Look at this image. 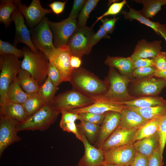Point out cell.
I'll list each match as a JSON object with an SVG mask.
<instances>
[{
    "mask_svg": "<svg viewBox=\"0 0 166 166\" xmlns=\"http://www.w3.org/2000/svg\"><path fill=\"white\" fill-rule=\"evenodd\" d=\"M79 132L81 136L85 152L78 166H101L104 164L105 160L104 151L91 144L85 135Z\"/></svg>",
    "mask_w": 166,
    "mask_h": 166,
    "instance_id": "17",
    "label": "cell"
},
{
    "mask_svg": "<svg viewBox=\"0 0 166 166\" xmlns=\"http://www.w3.org/2000/svg\"><path fill=\"white\" fill-rule=\"evenodd\" d=\"M94 33L92 27H77L67 44L72 55L81 59L83 55L89 54L93 46L92 40Z\"/></svg>",
    "mask_w": 166,
    "mask_h": 166,
    "instance_id": "7",
    "label": "cell"
},
{
    "mask_svg": "<svg viewBox=\"0 0 166 166\" xmlns=\"http://www.w3.org/2000/svg\"><path fill=\"white\" fill-rule=\"evenodd\" d=\"M109 84L106 92L96 100L104 99L122 102L136 98L128 92L127 87L131 80L121 75L114 68L109 67L106 79Z\"/></svg>",
    "mask_w": 166,
    "mask_h": 166,
    "instance_id": "3",
    "label": "cell"
},
{
    "mask_svg": "<svg viewBox=\"0 0 166 166\" xmlns=\"http://www.w3.org/2000/svg\"><path fill=\"white\" fill-rule=\"evenodd\" d=\"M156 70L154 66L137 68L133 71L132 75L135 79H139L154 76Z\"/></svg>",
    "mask_w": 166,
    "mask_h": 166,
    "instance_id": "41",
    "label": "cell"
},
{
    "mask_svg": "<svg viewBox=\"0 0 166 166\" xmlns=\"http://www.w3.org/2000/svg\"><path fill=\"white\" fill-rule=\"evenodd\" d=\"M149 158L147 156L136 153L131 166H148Z\"/></svg>",
    "mask_w": 166,
    "mask_h": 166,
    "instance_id": "52",
    "label": "cell"
},
{
    "mask_svg": "<svg viewBox=\"0 0 166 166\" xmlns=\"http://www.w3.org/2000/svg\"><path fill=\"white\" fill-rule=\"evenodd\" d=\"M21 64L19 58L14 55H0V105L7 101L8 89L17 79Z\"/></svg>",
    "mask_w": 166,
    "mask_h": 166,
    "instance_id": "5",
    "label": "cell"
},
{
    "mask_svg": "<svg viewBox=\"0 0 166 166\" xmlns=\"http://www.w3.org/2000/svg\"><path fill=\"white\" fill-rule=\"evenodd\" d=\"M122 14L125 19L132 21L133 20H136L141 23L143 24L152 29L158 35H160L159 29L161 24L158 22L152 21L143 16L139 11L129 8L128 11H123Z\"/></svg>",
    "mask_w": 166,
    "mask_h": 166,
    "instance_id": "31",
    "label": "cell"
},
{
    "mask_svg": "<svg viewBox=\"0 0 166 166\" xmlns=\"http://www.w3.org/2000/svg\"><path fill=\"white\" fill-rule=\"evenodd\" d=\"M166 5V0H165Z\"/></svg>",
    "mask_w": 166,
    "mask_h": 166,
    "instance_id": "57",
    "label": "cell"
},
{
    "mask_svg": "<svg viewBox=\"0 0 166 166\" xmlns=\"http://www.w3.org/2000/svg\"><path fill=\"white\" fill-rule=\"evenodd\" d=\"M159 32L160 35L164 38L166 42V26L164 24H160L159 29Z\"/></svg>",
    "mask_w": 166,
    "mask_h": 166,
    "instance_id": "55",
    "label": "cell"
},
{
    "mask_svg": "<svg viewBox=\"0 0 166 166\" xmlns=\"http://www.w3.org/2000/svg\"><path fill=\"white\" fill-rule=\"evenodd\" d=\"M124 106L136 112L148 121L166 114V104L145 108H138L125 105Z\"/></svg>",
    "mask_w": 166,
    "mask_h": 166,
    "instance_id": "29",
    "label": "cell"
},
{
    "mask_svg": "<svg viewBox=\"0 0 166 166\" xmlns=\"http://www.w3.org/2000/svg\"><path fill=\"white\" fill-rule=\"evenodd\" d=\"M121 117V113L115 111L108 112L100 125L98 138L94 144L95 147L101 148L106 139L118 127Z\"/></svg>",
    "mask_w": 166,
    "mask_h": 166,
    "instance_id": "18",
    "label": "cell"
},
{
    "mask_svg": "<svg viewBox=\"0 0 166 166\" xmlns=\"http://www.w3.org/2000/svg\"><path fill=\"white\" fill-rule=\"evenodd\" d=\"M118 19V18L114 17L113 18H105L101 20L102 23L101 26L108 34H111L113 31L115 24Z\"/></svg>",
    "mask_w": 166,
    "mask_h": 166,
    "instance_id": "48",
    "label": "cell"
},
{
    "mask_svg": "<svg viewBox=\"0 0 166 166\" xmlns=\"http://www.w3.org/2000/svg\"><path fill=\"white\" fill-rule=\"evenodd\" d=\"M154 66L153 58H140L133 61V70L137 68Z\"/></svg>",
    "mask_w": 166,
    "mask_h": 166,
    "instance_id": "49",
    "label": "cell"
},
{
    "mask_svg": "<svg viewBox=\"0 0 166 166\" xmlns=\"http://www.w3.org/2000/svg\"><path fill=\"white\" fill-rule=\"evenodd\" d=\"M138 129H128L119 126L103 144L101 149H109L133 144Z\"/></svg>",
    "mask_w": 166,
    "mask_h": 166,
    "instance_id": "14",
    "label": "cell"
},
{
    "mask_svg": "<svg viewBox=\"0 0 166 166\" xmlns=\"http://www.w3.org/2000/svg\"><path fill=\"white\" fill-rule=\"evenodd\" d=\"M73 89L96 100L105 94L109 89L106 79L102 80L86 69H73L69 82Z\"/></svg>",
    "mask_w": 166,
    "mask_h": 166,
    "instance_id": "1",
    "label": "cell"
},
{
    "mask_svg": "<svg viewBox=\"0 0 166 166\" xmlns=\"http://www.w3.org/2000/svg\"><path fill=\"white\" fill-rule=\"evenodd\" d=\"M49 21L48 18L45 17L30 31L33 44L38 50L43 52L47 58L49 54L55 49Z\"/></svg>",
    "mask_w": 166,
    "mask_h": 166,
    "instance_id": "8",
    "label": "cell"
},
{
    "mask_svg": "<svg viewBox=\"0 0 166 166\" xmlns=\"http://www.w3.org/2000/svg\"><path fill=\"white\" fill-rule=\"evenodd\" d=\"M99 114L89 112H84L79 114L80 121L83 120L101 125L107 113Z\"/></svg>",
    "mask_w": 166,
    "mask_h": 166,
    "instance_id": "38",
    "label": "cell"
},
{
    "mask_svg": "<svg viewBox=\"0 0 166 166\" xmlns=\"http://www.w3.org/2000/svg\"><path fill=\"white\" fill-rule=\"evenodd\" d=\"M99 0H88L80 12L77 23V28H80L86 26V24L91 12L96 7Z\"/></svg>",
    "mask_w": 166,
    "mask_h": 166,
    "instance_id": "36",
    "label": "cell"
},
{
    "mask_svg": "<svg viewBox=\"0 0 166 166\" xmlns=\"http://www.w3.org/2000/svg\"><path fill=\"white\" fill-rule=\"evenodd\" d=\"M119 126L128 129H139L148 121L136 112L124 106L121 113Z\"/></svg>",
    "mask_w": 166,
    "mask_h": 166,
    "instance_id": "24",
    "label": "cell"
},
{
    "mask_svg": "<svg viewBox=\"0 0 166 166\" xmlns=\"http://www.w3.org/2000/svg\"><path fill=\"white\" fill-rule=\"evenodd\" d=\"M124 106L121 102L100 99L96 100L94 103L86 107L69 110L78 114L84 112L102 114L110 111L121 113Z\"/></svg>",
    "mask_w": 166,
    "mask_h": 166,
    "instance_id": "20",
    "label": "cell"
},
{
    "mask_svg": "<svg viewBox=\"0 0 166 166\" xmlns=\"http://www.w3.org/2000/svg\"><path fill=\"white\" fill-rule=\"evenodd\" d=\"M80 121L77 125L79 131L85 135L91 144H94L99 136L100 125L83 120Z\"/></svg>",
    "mask_w": 166,
    "mask_h": 166,
    "instance_id": "30",
    "label": "cell"
},
{
    "mask_svg": "<svg viewBox=\"0 0 166 166\" xmlns=\"http://www.w3.org/2000/svg\"><path fill=\"white\" fill-rule=\"evenodd\" d=\"M0 54L2 56L12 55L19 58L23 57L22 50L18 49L10 43L0 39Z\"/></svg>",
    "mask_w": 166,
    "mask_h": 166,
    "instance_id": "37",
    "label": "cell"
},
{
    "mask_svg": "<svg viewBox=\"0 0 166 166\" xmlns=\"http://www.w3.org/2000/svg\"><path fill=\"white\" fill-rule=\"evenodd\" d=\"M77 21L68 17L59 22L49 21L55 48L67 45L68 42L77 28Z\"/></svg>",
    "mask_w": 166,
    "mask_h": 166,
    "instance_id": "11",
    "label": "cell"
},
{
    "mask_svg": "<svg viewBox=\"0 0 166 166\" xmlns=\"http://www.w3.org/2000/svg\"><path fill=\"white\" fill-rule=\"evenodd\" d=\"M67 1V0L64 2L55 1L48 4V6L50 8L52 12L58 15L64 11Z\"/></svg>",
    "mask_w": 166,
    "mask_h": 166,
    "instance_id": "50",
    "label": "cell"
},
{
    "mask_svg": "<svg viewBox=\"0 0 166 166\" xmlns=\"http://www.w3.org/2000/svg\"><path fill=\"white\" fill-rule=\"evenodd\" d=\"M104 152L105 160V164L121 165L131 166L136 153L133 144L109 149Z\"/></svg>",
    "mask_w": 166,
    "mask_h": 166,
    "instance_id": "13",
    "label": "cell"
},
{
    "mask_svg": "<svg viewBox=\"0 0 166 166\" xmlns=\"http://www.w3.org/2000/svg\"><path fill=\"white\" fill-rule=\"evenodd\" d=\"M124 105L129 106L145 108L166 104V100L158 96H142L134 99L121 102Z\"/></svg>",
    "mask_w": 166,
    "mask_h": 166,
    "instance_id": "25",
    "label": "cell"
},
{
    "mask_svg": "<svg viewBox=\"0 0 166 166\" xmlns=\"http://www.w3.org/2000/svg\"><path fill=\"white\" fill-rule=\"evenodd\" d=\"M61 118L60 123L74 122L77 120H80L79 114L69 110H64L61 111Z\"/></svg>",
    "mask_w": 166,
    "mask_h": 166,
    "instance_id": "47",
    "label": "cell"
},
{
    "mask_svg": "<svg viewBox=\"0 0 166 166\" xmlns=\"http://www.w3.org/2000/svg\"><path fill=\"white\" fill-rule=\"evenodd\" d=\"M154 66L158 70L166 69V53L160 51L153 58Z\"/></svg>",
    "mask_w": 166,
    "mask_h": 166,
    "instance_id": "45",
    "label": "cell"
},
{
    "mask_svg": "<svg viewBox=\"0 0 166 166\" xmlns=\"http://www.w3.org/2000/svg\"><path fill=\"white\" fill-rule=\"evenodd\" d=\"M133 93L142 96H157L166 87V80L155 76L131 80Z\"/></svg>",
    "mask_w": 166,
    "mask_h": 166,
    "instance_id": "10",
    "label": "cell"
},
{
    "mask_svg": "<svg viewBox=\"0 0 166 166\" xmlns=\"http://www.w3.org/2000/svg\"><path fill=\"white\" fill-rule=\"evenodd\" d=\"M72 55L67 45L59 47L50 53L48 58L59 71L63 82H69L73 69L70 64Z\"/></svg>",
    "mask_w": 166,
    "mask_h": 166,
    "instance_id": "9",
    "label": "cell"
},
{
    "mask_svg": "<svg viewBox=\"0 0 166 166\" xmlns=\"http://www.w3.org/2000/svg\"><path fill=\"white\" fill-rule=\"evenodd\" d=\"M133 145L136 153L150 157L160 146L158 131L149 136L136 141Z\"/></svg>",
    "mask_w": 166,
    "mask_h": 166,
    "instance_id": "23",
    "label": "cell"
},
{
    "mask_svg": "<svg viewBox=\"0 0 166 166\" xmlns=\"http://www.w3.org/2000/svg\"><path fill=\"white\" fill-rule=\"evenodd\" d=\"M87 0H74L73 6L68 17L74 20L76 19L85 4Z\"/></svg>",
    "mask_w": 166,
    "mask_h": 166,
    "instance_id": "44",
    "label": "cell"
},
{
    "mask_svg": "<svg viewBox=\"0 0 166 166\" xmlns=\"http://www.w3.org/2000/svg\"><path fill=\"white\" fill-rule=\"evenodd\" d=\"M60 126L63 131L68 132H71L74 134L76 137L82 142L81 136L75 122H71L62 123H60Z\"/></svg>",
    "mask_w": 166,
    "mask_h": 166,
    "instance_id": "43",
    "label": "cell"
},
{
    "mask_svg": "<svg viewBox=\"0 0 166 166\" xmlns=\"http://www.w3.org/2000/svg\"><path fill=\"white\" fill-rule=\"evenodd\" d=\"M161 41L148 42L144 39L139 41L130 57L133 61L140 58H154L161 51Z\"/></svg>",
    "mask_w": 166,
    "mask_h": 166,
    "instance_id": "19",
    "label": "cell"
},
{
    "mask_svg": "<svg viewBox=\"0 0 166 166\" xmlns=\"http://www.w3.org/2000/svg\"><path fill=\"white\" fill-rule=\"evenodd\" d=\"M163 154L161 153L160 146L149 158L148 166H163Z\"/></svg>",
    "mask_w": 166,
    "mask_h": 166,
    "instance_id": "46",
    "label": "cell"
},
{
    "mask_svg": "<svg viewBox=\"0 0 166 166\" xmlns=\"http://www.w3.org/2000/svg\"><path fill=\"white\" fill-rule=\"evenodd\" d=\"M0 106V117L10 119L18 123L24 121L28 117L22 104L7 101Z\"/></svg>",
    "mask_w": 166,
    "mask_h": 166,
    "instance_id": "21",
    "label": "cell"
},
{
    "mask_svg": "<svg viewBox=\"0 0 166 166\" xmlns=\"http://www.w3.org/2000/svg\"><path fill=\"white\" fill-rule=\"evenodd\" d=\"M60 113L51 104H46L24 121L18 123L17 130H45L54 122Z\"/></svg>",
    "mask_w": 166,
    "mask_h": 166,
    "instance_id": "4",
    "label": "cell"
},
{
    "mask_svg": "<svg viewBox=\"0 0 166 166\" xmlns=\"http://www.w3.org/2000/svg\"><path fill=\"white\" fill-rule=\"evenodd\" d=\"M81 64V59L79 57L72 55L70 58V64L73 69H77L80 67Z\"/></svg>",
    "mask_w": 166,
    "mask_h": 166,
    "instance_id": "53",
    "label": "cell"
},
{
    "mask_svg": "<svg viewBox=\"0 0 166 166\" xmlns=\"http://www.w3.org/2000/svg\"><path fill=\"white\" fill-rule=\"evenodd\" d=\"M7 96V101L22 105L26 100L28 94L23 90L17 78L9 86Z\"/></svg>",
    "mask_w": 166,
    "mask_h": 166,
    "instance_id": "33",
    "label": "cell"
},
{
    "mask_svg": "<svg viewBox=\"0 0 166 166\" xmlns=\"http://www.w3.org/2000/svg\"><path fill=\"white\" fill-rule=\"evenodd\" d=\"M47 77L51 82L57 87L63 82L58 70L53 64L49 61L47 72Z\"/></svg>",
    "mask_w": 166,
    "mask_h": 166,
    "instance_id": "40",
    "label": "cell"
},
{
    "mask_svg": "<svg viewBox=\"0 0 166 166\" xmlns=\"http://www.w3.org/2000/svg\"><path fill=\"white\" fill-rule=\"evenodd\" d=\"M23 58L21 61V69L29 72L37 81L38 85H42L47 77L49 61L42 52L35 53L29 48H23Z\"/></svg>",
    "mask_w": 166,
    "mask_h": 166,
    "instance_id": "2",
    "label": "cell"
},
{
    "mask_svg": "<svg viewBox=\"0 0 166 166\" xmlns=\"http://www.w3.org/2000/svg\"><path fill=\"white\" fill-rule=\"evenodd\" d=\"M134 1L143 5V8L139 11L143 16L149 19L153 18L160 10L162 6L166 5L165 0H135Z\"/></svg>",
    "mask_w": 166,
    "mask_h": 166,
    "instance_id": "26",
    "label": "cell"
},
{
    "mask_svg": "<svg viewBox=\"0 0 166 166\" xmlns=\"http://www.w3.org/2000/svg\"><path fill=\"white\" fill-rule=\"evenodd\" d=\"M154 76L166 80V69L162 71L156 70Z\"/></svg>",
    "mask_w": 166,
    "mask_h": 166,
    "instance_id": "54",
    "label": "cell"
},
{
    "mask_svg": "<svg viewBox=\"0 0 166 166\" xmlns=\"http://www.w3.org/2000/svg\"><path fill=\"white\" fill-rule=\"evenodd\" d=\"M18 123L8 118H0V156L10 145L21 140L17 135Z\"/></svg>",
    "mask_w": 166,
    "mask_h": 166,
    "instance_id": "16",
    "label": "cell"
},
{
    "mask_svg": "<svg viewBox=\"0 0 166 166\" xmlns=\"http://www.w3.org/2000/svg\"><path fill=\"white\" fill-rule=\"evenodd\" d=\"M11 18L12 21L14 23L15 28L14 45L16 47L18 43H23L27 45L33 52L38 53L39 51L32 43L30 31L25 23L22 14L17 9L13 13Z\"/></svg>",
    "mask_w": 166,
    "mask_h": 166,
    "instance_id": "15",
    "label": "cell"
},
{
    "mask_svg": "<svg viewBox=\"0 0 166 166\" xmlns=\"http://www.w3.org/2000/svg\"><path fill=\"white\" fill-rule=\"evenodd\" d=\"M105 64L117 69L123 76L130 80L134 79L132 75L133 61L130 57H111L107 56Z\"/></svg>",
    "mask_w": 166,
    "mask_h": 166,
    "instance_id": "22",
    "label": "cell"
},
{
    "mask_svg": "<svg viewBox=\"0 0 166 166\" xmlns=\"http://www.w3.org/2000/svg\"><path fill=\"white\" fill-rule=\"evenodd\" d=\"M46 104L36 93L28 94L22 105L26 116L28 117L37 112Z\"/></svg>",
    "mask_w": 166,
    "mask_h": 166,
    "instance_id": "35",
    "label": "cell"
},
{
    "mask_svg": "<svg viewBox=\"0 0 166 166\" xmlns=\"http://www.w3.org/2000/svg\"><path fill=\"white\" fill-rule=\"evenodd\" d=\"M93 99L87 97L73 89L59 94L55 97L51 105L60 112L64 110L79 109L88 106L96 101Z\"/></svg>",
    "mask_w": 166,
    "mask_h": 166,
    "instance_id": "6",
    "label": "cell"
},
{
    "mask_svg": "<svg viewBox=\"0 0 166 166\" xmlns=\"http://www.w3.org/2000/svg\"><path fill=\"white\" fill-rule=\"evenodd\" d=\"M101 166H131L121 165H119L115 164H102Z\"/></svg>",
    "mask_w": 166,
    "mask_h": 166,
    "instance_id": "56",
    "label": "cell"
},
{
    "mask_svg": "<svg viewBox=\"0 0 166 166\" xmlns=\"http://www.w3.org/2000/svg\"><path fill=\"white\" fill-rule=\"evenodd\" d=\"M108 34L102 26L100 25L98 30L96 33H94L93 36L92 43L93 46L103 38H110V37Z\"/></svg>",
    "mask_w": 166,
    "mask_h": 166,
    "instance_id": "51",
    "label": "cell"
},
{
    "mask_svg": "<svg viewBox=\"0 0 166 166\" xmlns=\"http://www.w3.org/2000/svg\"><path fill=\"white\" fill-rule=\"evenodd\" d=\"M160 148L163 154L166 144V115L161 121L158 129Z\"/></svg>",
    "mask_w": 166,
    "mask_h": 166,
    "instance_id": "42",
    "label": "cell"
},
{
    "mask_svg": "<svg viewBox=\"0 0 166 166\" xmlns=\"http://www.w3.org/2000/svg\"><path fill=\"white\" fill-rule=\"evenodd\" d=\"M18 9L25 18L28 26L32 29L38 25L47 14L52 12L50 9L44 8L41 5L39 0H33L27 6L17 0Z\"/></svg>",
    "mask_w": 166,
    "mask_h": 166,
    "instance_id": "12",
    "label": "cell"
},
{
    "mask_svg": "<svg viewBox=\"0 0 166 166\" xmlns=\"http://www.w3.org/2000/svg\"><path fill=\"white\" fill-rule=\"evenodd\" d=\"M18 9L17 0H2L0 2V22L8 28L12 22L11 16Z\"/></svg>",
    "mask_w": 166,
    "mask_h": 166,
    "instance_id": "28",
    "label": "cell"
},
{
    "mask_svg": "<svg viewBox=\"0 0 166 166\" xmlns=\"http://www.w3.org/2000/svg\"><path fill=\"white\" fill-rule=\"evenodd\" d=\"M126 4V2L125 0H124L120 2H114L112 3L105 13L97 18L96 21L93 25L92 27L98 21L104 17L109 15H115L118 14Z\"/></svg>",
    "mask_w": 166,
    "mask_h": 166,
    "instance_id": "39",
    "label": "cell"
},
{
    "mask_svg": "<svg viewBox=\"0 0 166 166\" xmlns=\"http://www.w3.org/2000/svg\"><path fill=\"white\" fill-rule=\"evenodd\" d=\"M17 78L21 87L27 94L37 93L39 85L37 81L27 71L21 69Z\"/></svg>",
    "mask_w": 166,
    "mask_h": 166,
    "instance_id": "27",
    "label": "cell"
},
{
    "mask_svg": "<svg viewBox=\"0 0 166 166\" xmlns=\"http://www.w3.org/2000/svg\"><path fill=\"white\" fill-rule=\"evenodd\" d=\"M58 89L47 77L45 82L39 85L37 93L46 104H51Z\"/></svg>",
    "mask_w": 166,
    "mask_h": 166,
    "instance_id": "34",
    "label": "cell"
},
{
    "mask_svg": "<svg viewBox=\"0 0 166 166\" xmlns=\"http://www.w3.org/2000/svg\"><path fill=\"white\" fill-rule=\"evenodd\" d=\"M165 115L148 121L138 129L135 136V141L149 136L157 131L160 122Z\"/></svg>",
    "mask_w": 166,
    "mask_h": 166,
    "instance_id": "32",
    "label": "cell"
}]
</instances>
